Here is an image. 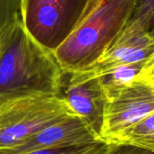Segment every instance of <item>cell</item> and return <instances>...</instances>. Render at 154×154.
<instances>
[{
    "label": "cell",
    "mask_w": 154,
    "mask_h": 154,
    "mask_svg": "<svg viewBox=\"0 0 154 154\" xmlns=\"http://www.w3.org/2000/svg\"><path fill=\"white\" fill-rule=\"evenodd\" d=\"M110 143L128 144L154 152V112L124 130Z\"/></svg>",
    "instance_id": "10"
},
{
    "label": "cell",
    "mask_w": 154,
    "mask_h": 154,
    "mask_svg": "<svg viewBox=\"0 0 154 154\" xmlns=\"http://www.w3.org/2000/svg\"><path fill=\"white\" fill-rule=\"evenodd\" d=\"M142 75H143L144 77L149 78L150 79L154 81V62L152 64H151L147 69H145V70L143 72Z\"/></svg>",
    "instance_id": "16"
},
{
    "label": "cell",
    "mask_w": 154,
    "mask_h": 154,
    "mask_svg": "<svg viewBox=\"0 0 154 154\" xmlns=\"http://www.w3.org/2000/svg\"><path fill=\"white\" fill-rule=\"evenodd\" d=\"M143 26H144L145 30L147 31V32L154 39V12L146 20Z\"/></svg>",
    "instance_id": "15"
},
{
    "label": "cell",
    "mask_w": 154,
    "mask_h": 154,
    "mask_svg": "<svg viewBox=\"0 0 154 154\" xmlns=\"http://www.w3.org/2000/svg\"><path fill=\"white\" fill-rule=\"evenodd\" d=\"M154 12V0H135L132 14L127 22L144 24L149 16Z\"/></svg>",
    "instance_id": "13"
},
{
    "label": "cell",
    "mask_w": 154,
    "mask_h": 154,
    "mask_svg": "<svg viewBox=\"0 0 154 154\" xmlns=\"http://www.w3.org/2000/svg\"><path fill=\"white\" fill-rule=\"evenodd\" d=\"M154 112V81L143 75L108 98L101 139L110 143L120 133Z\"/></svg>",
    "instance_id": "6"
},
{
    "label": "cell",
    "mask_w": 154,
    "mask_h": 154,
    "mask_svg": "<svg viewBox=\"0 0 154 154\" xmlns=\"http://www.w3.org/2000/svg\"><path fill=\"white\" fill-rule=\"evenodd\" d=\"M154 62V39L139 23H126L96 65ZM146 68V69H147Z\"/></svg>",
    "instance_id": "8"
},
{
    "label": "cell",
    "mask_w": 154,
    "mask_h": 154,
    "mask_svg": "<svg viewBox=\"0 0 154 154\" xmlns=\"http://www.w3.org/2000/svg\"><path fill=\"white\" fill-rule=\"evenodd\" d=\"M104 154H154V152L128 144L108 143Z\"/></svg>",
    "instance_id": "14"
},
{
    "label": "cell",
    "mask_w": 154,
    "mask_h": 154,
    "mask_svg": "<svg viewBox=\"0 0 154 154\" xmlns=\"http://www.w3.org/2000/svg\"><path fill=\"white\" fill-rule=\"evenodd\" d=\"M107 145L108 143L100 141L92 144L41 150L25 154H104Z\"/></svg>",
    "instance_id": "11"
},
{
    "label": "cell",
    "mask_w": 154,
    "mask_h": 154,
    "mask_svg": "<svg viewBox=\"0 0 154 154\" xmlns=\"http://www.w3.org/2000/svg\"><path fill=\"white\" fill-rule=\"evenodd\" d=\"M101 77L108 98L143 74L147 68L144 64H109L95 65Z\"/></svg>",
    "instance_id": "9"
},
{
    "label": "cell",
    "mask_w": 154,
    "mask_h": 154,
    "mask_svg": "<svg viewBox=\"0 0 154 154\" xmlns=\"http://www.w3.org/2000/svg\"><path fill=\"white\" fill-rule=\"evenodd\" d=\"M62 69L25 30L20 14L0 34V104L31 96H59Z\"/></svg>",
    "instance_id": "1"
},
{
    "label": "cell",
    "mask_w": 154,
    "mask_h": 154,
    "mask_svg": "<svg viewBox=\"0 0 154 154\" xmlns=\"http://www.w3.org/2000/svg\"><path fill=\"white\" fill-rule=\"evenodd\" d=\"M59 97L101 139L108 97L101 77L93 67L83 70H62Z\"/></svg>",
    "instance_id": "5"
},
{
    "label": "cell",
    "mask_w": 154,
    "mask_h": 154,
    "mask_svg": "<svg viewBox=\"0 0 154 154\" xmlns=\"http://www.w3.org/2000/svg\"><path fill=\"white\" fill-rule=\"evenodd\" d=\"M100 141L102 140L80 117L72 115L41 130L15 146L0 149V154H25L41 150L92 144Z\"/></svg>",
    "instance_id": "7"
},
{
    "label": "cell",
    "mask_w": 154,
    "mask_h": 154,
    "mask_svg": "<svg viewBox=\"0 0 154 154\" xmlns=\"http://www.w3.org/2000/svg\"><path fill=\"white\" fill-rule=\"evenodd\" d=\"M135 0H93L82 20L52 53L62 70L93 68L127 23Z\"/></svg>",
    "instance_id": "2"
},
{
    "label": "cell",
    "mask_w": 154,
    "mask_h": 154,
    "mask_svg": "<svg viewBox=\"0 0 154 154\" xmlns=\"http://www.w3.org/2000/svg\"><path fill=\"white\" fill-rule=\"evenodd\" d=\"M21 0H0V34L20 13Z\"/></svg>",
    "instance_id": "12"
},
{
    "label": "cell",
    "mask_w": 154,
    "mask_h": 154,
    "mask_svg": "<svg viewBox=\"0 0 154 154\" xmlns=\"http://www.w3.org/2000/svg\"><path fill=\"white\" fill-rule=\"evenodd\" d=\"M93 0H21L20 16L25 30L53 53L74 31Z\"/></svg>",
    "instance_id": "4"
},
{
    "label": "cell",
    "mask_w": 154,
    "mask_h": 154,
    "mask_svg": "<svg viewBox=\"0 0 154 154\" xmlns=\"http://www.w3.org/2000/svg\"><path fill=\"white\" fill-rule=\"evenodd\" d=\"M72 115L59 96H31L4 102L0 104V149L15 146Z\"/></svg>",
    "instance_id": "3"
}]
</instances>
